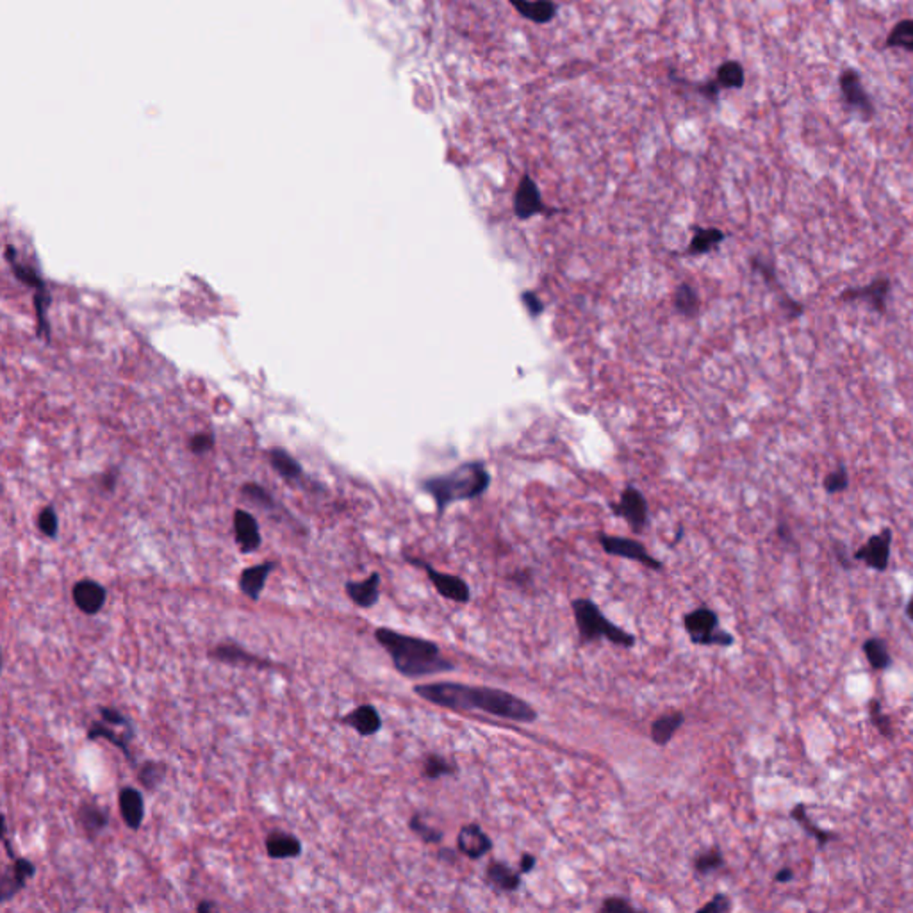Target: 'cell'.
Instances as JSON below:
<instances>
[{"label":"cell","instance_id":"1","mask_svg":"<svg viewBox=\"0 0 913 913\" xmlns=\"http://www.w3.org/2000/svg\"><path fill=\"white\" fill-rule=\"evenodd\" d=\"M414 694L421 699L453 711L481 710L489 715L514 720L533 722L537 710L515 694L490 687H473L456 681H433L414 685Z\"/></svg>","mask_w":913,"mask_h":913},{"label":"cell","instance_id":"2","mask_svg":"<svg viewBox=\"0 0 913 913\" xmlns=\"http://www.w3.org/2000/svg\"><path fill=\"white\" fill-rule=\"evenodd\" d=\"M374 638L389 653L394 669L405 678L414 679L455 669V663L442 656L433 640L405 635L385 626L374 629Z\"/></svg>","mask_w":913,"mask_h":913},{"label":"cell","instance_id":"3","mask_svg":"<svg viewBox=\"0 0 913 913\" xmlns=\"http://www.w3.org/2000/svg\"><path fill=\"white\" fill-rule=\"evenodd\" d=\"M489 485L490 474L481 460L458 464L442 474L428 476L421 481V489L433 498L439 515H442L444 510L453 503L469 501L481 496Z\"/></svg>","mask_w":913,"mask_h":913},{"label":"cell","instance_id":"4","mask_svg":"<svg viewBox=\"0 0 913 913\" xmlns=\"http://www.w3.org/2000/svg\"><path fill=\"white\" fill-rule=\"evenodd\" d=\"M574 622L580 633L581 642H594L597 638H606L613 646L621 647H633L635 646V635L624 631L617 624H613L610 619L603 615L599 606L588 599V597H576L571 601Z\"/></svg>","mask_w":913,"mask_h":913},{"label":"cell","instance_id":"5","mask_svg":"<svg viewBox=\"0 0 913 913\" xmlns=\"http://www.w3.org/2000/svg\"><path fill=\"white\" fill-rule=\"evenodd\" d=\"M683 626L692 644L695 646H720L729 647L735 637L719 628V615L708 606H699L683 615Z\"/></svg>","mask_w":913,"mask_h":913},{"label":"cell","instance_id":"6","mask_svg":"<svg viewBox=\"0 0 913 913\" xmlns=\"http://www.w3.org/2000/svg\"><path fill=\"white\" fill-rule=\"evenodd\" d=\"M838 89L842 102L847 109L854 111L863 121H868L876 114L874 100L861 82V73L856 68H845L838 75Z\"/></svg>","mask_w":913,"mask_h":913},{"label":"cell","instance_id":"7","mask_svg":"<svg viewBox=\"0 0 913 913\" xmlns=\"http://www.w3.org/2000/svg\"><path fill=\"white\" fill-rule=\"evenodd\" d=\"M892 540L893 531L892 528L884 526L877 533L870 535L856 551H852V560L861 562L872 571L884 572L890 565V553H892Z\"/></svg>","mask_w":913,"mask_h":913},{"label":"cell","instance_id":"8","mask_svg":"<svg viewBox=\"0 0 913 913\" xmlns=\"http://www.w3.org/2000/svg\"><path fill=\"white\" fill-rule=\"evenodd\" d=\"M405 560L408 563L415 565V567L424 569L430 583L439 592V596H442L444 599H451L455 603H467L471 599V588L465 583V580H462L460 576L449 574V572H440V571H437L435 567H432L428 562H424L421 558L405 556Z\"/></svg>","mask_w":913,"mask_h":913},{"label":"cell","instance_id":"9","mask_svg":"<svg viewBox=\"0 0 913 913\" xmlns=\"http://www.w3.org/2000/svg\"><path fill=\"white\" fill-rule=\"evenodd\" d=\"M555 212H560V209H553V207H547L540 196V191H539V185L537 182L528 175L524 173L515 187V193H514V214L515 218L526 221L533 216H551Z\"/></svg>","mask_w":913,"mask_h":913},{"label":"cell","instance_id":"10","mask_svg":"<svg viewBox=\"0 0 913 913\" xmlns=\"http://www.w3.org/2000/svg\"><path fill=\"white\" fill-rule=\"evenodd\" d=\"M612 512L622 517L635 533H642L649 521V506L646 496L633 485L624 487L617 503L610 505Z\"/></svg>","mask_w":913,"mask_h":913},{"label":"cell","instance_id":"11","mask_svg":"<svg viewBox=\"0 0 913 913\" xmlns=\"http://www.w3.org/2000/svg\"><path fill=\"white\" fill-rule=\"evenodd\" d=\"M599 544H601L603 551L612 556L628 558V560L638 562L654 571H660L663 567V563L660 560H656L653 555H649V551L644 547V544L635 539L599 533Z\"/></svg>","mask_w":913,"mask_h":913},{"label":"cell","instance_id":"12","mask_svg":"<svg viewBox=\"0 0 913 913\" xmlns=\"http://www.w3.org/2000/svg\"><path fill=\"white\" fill-rule=\"evenodd\" d=\"M207 654L210 660L225 663V665H232V667H257V669H273L275 667V662L246 651L234 640L219 642L218 646L209 649Z\"/></svg>","mask_w":913,"mask_h":913},{"label":"cell","instance_id":"13","mask_svg":"<svg viewBox=\"0 0 913 913\" xmlns=\"http://www.w3.org/2000/svg\"><path fill=\"white\" fill-rule=\"evenodd\" d=\"M36 876V865L27 858H14L11 860V865L5 867L0 877V902L5 904L11 901L18 892H21L27 886V879Z\"/></svg>","mask_w":913,"mask_h":913},{"label":"cell","instance_id":"14","mask_svg":"<svg viewBox=\"0 0 913 913\" xmlns=\"http://www.w3.org/2000/svg\"><path fill=\"white\" fill-rule=\"evenodd\" d=\"M71 597L75 606L86 615H96L107 599V590L102 583L91 578L78 580L71 588Z\"/></svg>","mask_w":913,"mask_h":913},{"label":"cell","instance_id":"15","mask_svg":"<svg viewBox=\"0 0 913 913\" xmlns=\"http://www.w3.org/2000/svg\"><path fill=\"white\" fill-rule=\"evenodd\" d=\"M134 735H136L134 726H128V728H125V729L119 733V731H116V726H111V724H107V722H103V720H102V722H100V720H93V722L89 724V728H87V740H89V742L98 740V738L107 740L109 744H112L114 747H118V749L123 753V756L127 758V761H128L130 765L137 767L136 758H134V754H132V751H130V742H132Z\"/></svg>","mask_w":913,"mask_h":913},{"label":"cell","instance_id":"16","mask_svg":"<svg viewBox=\"0 0 913 913\" xmlns=\"http://www.w3.org/2000/svg\"><path fill=\"white\" fill-rule=\"evenodd\" d=\"M234 535L239 551L244 555H250L260 547L262 537L259 522L250 512L243 508H237L234 512Z\"/></svg>","mask_w":913,"mask_h":913},{"label":"cell","instance_id":"17","mask_svg":"<svg viewBox=\"0 0 913 913\" xmlns=\"http://www.w3.org/2000/svg\"><path fill=\"white\" fill-rule=\"evenodd\" d=\"M888 292H890V280L886 276H881L863 287H854V289H845L842 291L840 294V300L843 301H854V300H863L867 303H870V307L874 310H877L879 314H884L886 312V298H888Z\"/></svg>","mask_w":913,"mask_h":913},{"label":"cell","instance_id":"18","mask_svg":"<svg viewBox=\"0 0 913 913\" xmlns=\"http://www.w3.org/2000/svg\"><path fill=\"white\" fill-rule=\"evenodd\" d=\"M456 847L469 860H478L490 852L492 840L478 824H465L458 831Z\"/></svg>","mask_w":913,"mask_h":913},{"label":"cell","instance_id":"19","mask_svg":"<svg viewBox=\"0 0 913 913\" xmlns=\"http://www.w3.org/2000/svg\"><path fill=\"white\" fill-rule=\"evenodd\" d=\"M276 567L275 562H262V563H255V565H250V567H244L237 578V587L239 590L251 601H259L262 590H264V585H266V580L267 576L273 572V569Z\"/></svg>","mask_w":913,"mask_h":913},{"label":"cell","instance_id":"20","mask_svg":"<svg viewBox=\"0 0 913 913\" xmlns=\"http://www.w3.org/2000/svg\"><path fill=\"white\" fill-rule=\"evenodd\" d=\"M344 592L358 608H371L378 603L380 597V574L373 571L367 578L353 581L348 580L344 583Z\"/></svg>","mask_w":913,"mask_h":913},{"label":"cell","instance_id":"21","mask_svg":"<svg viewBox=\"0 0 913 913\" xmlns=\"http://www.w3.org/2000/svg\"><path fill=\"white\" fill-rule=\"evenodd\" d=\"M118 806H119V813H121L125 826L130 831H137L141 827L143 817H144L143 794L134 786H123L118 794Z\"/></svg>","mask_w":913,"mask_h":913},{"label":"cell","instance_id":"22","mask_svg":"<svg viewBox=\"0 0 913 913\" xmlns=\"http://www.w3.org/2000/svg\"><path fill=\"white\" fill-rule=\"evenodd\" d=\"M341 722L355 729L360 736L376 735L382 729V717L373 704H360L341 717Z\"/></svg>","mask_w":913,"mask_h":913},{"label":"cell","instance_id":"23","mask_svg":"<svg viewBox=\"0 0 913 913\" xmlns=\"http://www.w3.org/2000/svg\"><path fill=\"white\" fill-rule=\"evenodd\" d=\"M266 852L271 860L298 858L301 854V842L287 831H271L266 838Z\"/></svg>","mask_w":913,"mask_h":913},{"label":"cell","instance_id":"24","mask_svg":"<svg viewBox=\"0 0 913 913\" xmlns=\"http://www.w3.org/2000/svg\"><path fill=\"white\" fill-rule=\"evenodd\" d=\"M77 818L89 838H95L109 824L107 810L95 802H89V801H80V804L77 808Z\"/></svg>","mask_w":913,"mask_h":913},{"label":"cell","instance_id":"25","mask_svg":"<svg viewBox=\"0 0 913 913\" xmlns=\"http://www.w3.org/2000/svg\"><path fill=\"white\" fill-rule=\"evenodd\" d=\"M788 815H790V818H792L794 822H797V824H799V827H802V829H804V833H806V835H810V836L817 842V847H818V849H824L829 842H835V840H838V838H840V836H838V833H835V831H827V829H822V827H818L815 822H811V820H810V817H808V811H806V804H804V802H797V804H794Z\"/></svg>","mask_w":913,"mask_h":913},{"label":"cell","instance_id":"26","mask_svg":"<svg viewBox=\"0 0 913 913\" xmlns=\"http://www.w3.org/2000/svg\"><path fill=\"white\" fill-rule=\"evenodd\" d=\"M487 883L498 892H515L521 886V872L512 870L506 863L492 860L485 868Z\"/></svg>","mask_w":913,"mask_h":913},{"label":"cell","instance_id":"27","mask_svg":"<svg viewBox=\"0 0 913 913\" xmlns=\"http://www.w3.org/2000/svg\"><path fill=\"white\" fill-rule=\"evenodd\" d=\"M514 9L533 23H547L556 16L558 5L553 0H510Z\"/></svg>","mask_w":913,"mask_h":913},{"label":"cell","instance_id":"28","mask_svg":"<svg viewBox=\"0 0 913 913\" xmlns=\"http://www.w3.org/2000/svg\"><path fill=\"white\" fill-rule=\"evenodd\" d=\"M726 239V234L715 226H694V234L685 248L687 255H703L717 248Z\"/></svg>","mask_w":913,"mask_h":913},{"label":"cell","instance_id":"29","mask_svg":"<svg viewBox=\"0 0 913 913\" xmlns=\"http://www.w3.org/2000/svg\"><path fill=\"white\" fill-rule=\"evenodd\" d=\"M685 715L683 711H670L665 715H660L651 724V740L656 745H667L670 738L676 735V731L683 726Z\"/></svg>","mask_w":913,"mask_h":913},{"label":"cell","instance_id":"30","mask_svg":"<svg viewBox=\"0 0 913 913\" xmlns=\"http://www.w3.org/2000/svg\"><path fill=\"white\" fill-rule=\"evenodd\" d=\"M861 651H863L865 660L872 670H888L893 663L886 640H883L879 637L865 638L861 644Z\"/></svg>","mask_w":913,"mask_h":913},{"label":"cell","instance_id":"31","mask_svg":"<svg viewBox=\"0 0 913 913\" xmlns=\"http://www.w3.org/2000/svg\"><path fill=\"white\" fill-rule=\"evenodd\" d=\"M5 259H7V262H9V266H11L12 273H14V276H16L21 284H25V285L32 287L34 291L46 287V284H45V280L41 278V275H39L32 266H27V264H23V262L18 259V253H16V248H14V246H11V244H7V246H5Z\"/></svg>","mask_w":913,"mask_h":913},{"label":"cell","instance_id":"32","mask_svg":"<svg viewBox=\"0 0 913 913\" xmlns=\"http://www.w3.org/2000/svg\"><path fill=\"white\" fill-rule=\"evenodd\" d=\"M883 48H884V50L899 48V50H904V52L913 53V18L899 20V21L892 27V30L888 32V36L884 37Z\"/></svg>","mask_w":913,"mask_h":913},{"label":"cell","instance_id":"33","mask_svg":"<svg viewBox=\"0 0 913 913\" xmlns=\"http://www.w3.org/2000/svg\"><path fill=\"white\" fill-rule=\"evenodd\" d=\"M672 303H674V308L685 316V317H692L699 312V294L697 291L692 287V284L688 282H681L676 291H674V296H672Z\"/></svg>","mask_w":913,"mask_h":913},{"label":"cell","instance_id":"34","mask_svg":"<svg viewBox=\"0 0 913 913\" xmlns=\"http://www.w3.org/2000/svg\"><path fill=\"white\" fill-rule=\"evenodd\" d=\"M715 82L720 89H740L745 84V71L738 61H724L715 71Z\"/></svg>","mask_w":913,"mask_h":913},{"label":"cell","instance_id":"35","mask_svg":"<svg viewBox=\"0 0 913 913\" xmlns=\"http://www.w3.org/2000/svg\"><path fill=\"white\" fill-rule=\"evenodd\" d=\"M269 462L271 467L284 478V480H298L301 476L300 464L282 448H273L269 451Z\"/></svg>","mask_w":913,"mask_h":913},{"label":"cell","instance_id":"36","mask_svg":"<svg viewBox=\"0 0 913 913\" xmlns=\"http://www.w3.org/2000/svg\"><path fill=\"white\" fill-rule=\"evenodd\" d=\"M455 772H456V765L451 760L444 758L442 754L432 753V754H426L423 760L421 774L426 779H439L442 776H449Z\"/></svg>","mask_w":913,"mask_h":913},{"label":"cell","instance_id":"37","mask_svg":"<svg viewBox=\"0 0 913 913\" xmlns=\"http://www.w3.org/2000/svg\"><path fill=\"white\" fill-rule=\"evenodd\" d=\"M166 772H168V767L162 761L148 760V761H143V765L139 767L137 779L148 792H152L166 779Z\"/></svg>","mask_w":913,"mask_h":913},{"label":"cell","instance_id":"38","mask_svg":"<svg viewBox=\"0 0 913 913\" xmlns=\"http://www.w3.org/2000/svg\"><path fill=\"white\" fill-rule=\"evenodd\" d=\"M868 719H870V724L877 729V733L884 738H893V724H892V719L890 715L883 710V704L879 699H870L868 704Z\"/></svg>","mask_w":913,"mask_h":913},{"label":"cell","instance_id":"39","mask_svg":"<svg viewBox=\"0 0 913 913\" xmlns=\"http://www.w3.org/2000/svg\"><path fill=\"white\" fill-rule=\"evenodd\" d=\"M724 867V856L719 847H710L694 858V870L699 876H708Z\"/></svg>","mask_w":913,"mask_h":913},{"label":"cell","instance_id":"40","mask_svg":"<svg viewBox=\"0 0 913 913\" xmlns=\"http://www.w3.org/2000/svg\"><path fill=\"white\" fill-rule=\"evenodd\" d=\"M408 827L414 835H417L424 843H439L442 842V831H439L437 827H432L428 826L423 817L419 813H414L410 818H408Z\"/></svg>","mask_w":913,"mask_h":913},{"label":"cell","instance_id":"41","mask_svg":"<svg viewBox=\"0 0 913 913\" xmlns=\"http://www.w3.org/2000/svg\"><path fill=\"white\" fill-rule=\"evenodd\" d=\"M822 487L827 494H838V492H843L847 487H849V473L845 469V465H838L835 471L827 473L824 476V481H822Z\"/></svg>","mask_w":913,"mask_h":913},{"label":"cell","instance_id":"42","mask_svg":"<svg viewBox=\"0 0 913 913\" xmlns=\"http://www.w3.org/2000/svg\"><path fill=\"white\" fill-rule=\"evenodd\" d=\"M37 528L48 539H55L57 537L59 521H57V514H55L53 506L41 508V512L37 514Z\"/></svg>","mask_w":913,"mask_h":913},{"label":"cell","instance_id":"43","mask_svg":"<svg viewBox=\"0 0 913 913\" xmlns=\"http://www.w3.org/2000/svg\"><path fill=\"white\" fill-rule=\"evenodd\" d=\"M241 492H243L250 501H253V503H255V505H259V506L273 508V505H275L273 498H271V496H269V494H267L260 485H257V483H246V485H243Z\"/></svg>","mask_w":913,"mask_h":913},{"label":"cell","instance_id":"44","mask_svg":"<svg viewBox=\"0 0 913 913\" xmlns=\"http://www.w3.org/2000/svg\"><path fill=\"white\" fill-rule=\"evenodd\" d=\"M100 711V717L103 722L111 724V726H116V728H127V726H134L130 717H127L125 713H121L118 708L114 706H100L98 708Z\"/></svg>","mask_w":913,"mask_h":913},{"label":"cell","instance_id":"45","mask_svg":"<svg viewBox=\"0 0 913 913\" xmlns=\"http://www.w3.org/2000/svg\"><path fill=\"white\" fill-rule=\"evenodd\" d=\"M733 908L731 899L726 893H715L706 904H703L697 913H726Z\"/></svg>","mask_w":913,"mask_h":913},{"label":"cell","instance_id":"46","mask_svg":"<svg viewBox=\"0 0 913 913\" xmlns=\"http://www.w3.org/2000/svg\"><path fill=\"white\" fill-rule=\"evenodd\" d=\"M601 913H635V906L622 897H608L599 906Z\"/></svg>","mask_w":913,"mask_h":913},{"label":"cell","instance_id":"47","mask_svg":"<svg viewBox=\"0 0 913 913\" xmlns=\"http://www.w3.org/2000/svg\"><path fill=\"white\" fill-rule=\"evenodd\" d=\"M521 301H522V305L526 307L528 314H530V316H533V317H535V316H539V314H542V310H544V303H542V300H540V298H539V294H537V292H533V291H524V292H521Z\"/></svg>","mask_w":913,"mask_h":913},{"label":"cell","instance_id":"48","mask_svg":"<svg viewBox=\"0 0 913 913\" xmlns=\"http://www.w3.org/2000/svg\"><path fill=\"white\" fill-rule=\"evenodd\" d=\"M214 446V437L210 433H194L189 439V448L193 453H207Z\"/></svg>","mask_w":913,"mask_h":913},{"label":"cell","instance_id":"49","mask_svg":"<svg viewBox=\"0 0 913 913\" xmlns=\"http://www.w3.org/2000/svg\"><path fill=\"white\" fill-rule=\"evenodd\" d=\"M833 549H835V555H836V560H838V563H840V565H842L843 569H851V567L854 565V560H852V556H849V558H847V555H845V546H843V544H840V542H835Z\"/></svg>","mask_w":913,"mask_h":913},{"label":"cell","instance_id":"50","mask_svg":"<svg viewBox=\"0 0 913 913\" xmlns=\"http://www.w3.org/2000/svg\"><path fill=\"white\" fill-rule=\"evenodd\" d=\"M535 865H537V858L533 854H530V852H524L521 856V860H519V872L521 874H530L535 868Z\"/></svg>","mask_w":913,"mask_h":913},{"label":"cell","instance_id":"51","mask_svg":"<svg viewBox=\"0 0 913 913\" xmlns=\"http://www.w3.org/2000/svg\"><path fill=\"white\" fill-rule=\"evenodd\" d=\"M794 879H795V872H794V868H790V867H781V868L776 872V876H774V881H776V883H779V884H788V883H792Z\"/></svg>","mask_w":913,"mask_h":913},{"label":"cell","instance_id":"52","mask_svg":"<svg viewBox=\"0 0 913 913\" xmlns=\"http://www.w3.org/2000/svg\"><path fill=\"white\" fill-rule=\"evenodd\" d=\"M777 535H779V537H781V540H785V542H794L792 531H790V528H788V524H786V522H779V524H777Z\"/></svg>","mask_w":913,"mask_h":913},{"label":"cell","instance_id":"53","mask_svg":"<svg viewBox=\"0 0 913 913\" xmlns=\"http://www.w3.org/2000/svg\"><path fill=\"white\" fill-rule=\"evenodd\" d=\"M214 908H216V904H214V902H210V901H200V902L196 904V911H200V913L212 911Z\"/></svg>","mask_w":913,"mask_h":913},{"label":"cell","instance_id":"54","mask_svg":"<svg viewBox=\"0 0 913 913\" xmlns=\"http://www.w3.org/2000/svg\"><path fill=\"white\" fill-rule=\"evenodd\" d=\"M904 613L913 622V592H911V596H909V599H908V603L904 606Z\"/></svg>","mask_w":913,"mask_h":913}]
</instances>
